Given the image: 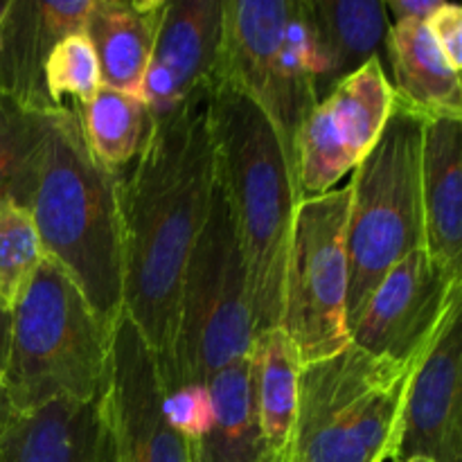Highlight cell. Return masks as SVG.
Segmentation results:
<instances>
[{"instance_id": "1", "label": "cell", "mask_w": 462, "mask_h": 462, "mask_svg": "<svg viewBox=\"0 0 462 462\" xmlns=\"http://www.w3.org/2000/svg\"><path fill=\"white\" fill-rule=\"evenodd\" d=\"M217 183L210 95L156 122L120 183L125 289L122 310L161 365L170 355L176 302Z\"/></svg>"}, {"instance_id": "2", "label": "cell", "mask_w": 462, "mask_h": 462, "mask_svg": "<svg viewBox=\"0 0 462 462\" xmlns=\"http://www.w3.org/2000/svg\"><path fill=\"white\" fill-rule=\"evenodd\" d=\"M120 183L122 171L106 170L88 152L75 104L54 111L25 208L43 255L72 280L108 332L125 311Z\"/></svg>"}, {"instance_id": "3", "label": "cell", "mask_w": 462, "mask_h": 462, "mask_svg": "<svg viewBox=\"0 0 462 462\" xmlns=\"http://www.w3.org/2000/svg\"><path fill=\"white\" fill-rule=\"evenodd\" d=\"M217 183L228 201L251 289L255 334L278 328L298 197L282 144L264 113L239 90L210 93Z\"/></svg>"}, {"instance_id": "4", "label": "cell", "mask_w": 462, "mask_h": 462, "mask_svg": "<svg viewBox=\"0 0 462 462\" xmlns=\"http://www.w3.org/2000/svg\"><path fill=\"white\" fill-rule=\"evenodd\" d=\"M111 332L72 280L43 255L12 310L3 383L16 415L52 402H93L106 386Z\"/></svg>"}, {"instance_id": "5", "label": "cell", "mask_w": 462, "mask_h": 462, "mask_svg": "<svg viewBox=\"0 0 462 462\" xmlns=\"http://www.w3.org/2000/svg\"><path fill=\"white\" fill-rule=\"evenodd\" d=\"M325 63L305 0H224L219 84L246 95L296 171L302 122L319 104Z\"/></svg>"}, {"instance_id": "6", "label": "cell", "mask_w": 462, "mask_h": 462, "mask_svg": "<svg viewBox=\"0 0 462 462\" xmlns=\"http://www.w3.org/2000/svg\"><path fill=\"white\" fill-rule=\"evenodd\" d=\"M253 337L246 262L228 201L215 183L206 224L180 280L170 355L158 365L162 393L208 383L219 370L246 359Z\"/></svg>"}, {"instance_id": "7", "label": "cell", "mask_w": 462, "mask_h": 462, "mask_svg": "<svg viewBox=\"0 0 462 462\" xmlns=\"http://www.w3.org/2000/svg\"><path fill=\"white\" fill-rule=\"evenodd\" d=\"M422 131V117L395 102L382 138L352 171L347 328L379 282L404 257L424 248Z\"/></svg>"}, {"instance_id": "8", "label": "cell", "mask_w": 462, "mask_h": 462, "mask_svg": "<svg viewBox=\"0 0 462 462\" xmlns=\"http://www.w3.org/2000/svg\"><path fill=\"white\" fill-rule=\"evenodd\" d=\"M415 364L356 346L302 365L291 462H383Z\"/></svg>"}, {"instance_id": "9", "label": "cell", "mask_w": 462, "mask_h": 462, "mask_svg": "<svg viewBox=\"0 0 462 462\" xmlns=\"http://www.w3.org/2000/svg\"><path fill=\"white\" fill-rule=\"evenodd\" d=\"M350 183L298 201L282 287L280 328L302 365L338 355L347 332V212Z\"/></svg>"}, {"instance_id": "10", "label": "cell", "mask_w": 462, "mask_h": 462, "mask_svg": "<svg viewBox=\"0 0 462 462\" xmlns=\"http://www.w3.org/2000/svg\"><path fill=\"white\" fill-rule=\"evenodd\" d=\"M395 106L382 59H370L320 99L298 134L293 188L298 201L338 188L382 138Z\"/></svg>"}, {"instance_id": "11", "label": "cell", "mask_w": 462, "mask_h": 462, "mask_svg": "<svg viewBox=\"0 0 462 462\" xmlns=\"http://www.w3.org/2000/svg\"><path fill=\"white\" fill-rule=\"evenodd\" d=\"M102 420L116 462H192V447L162 413L156 355L122 311L111 329Z\"/></svg>"}, {"instance_id": "12", "label": "cell", "mask_w": 462, "mask_h": 462, "mask_svg": "<svg viewBox=\"0 0 462 462\" xmlns=\"http://www.w3.org/2000/svg\"><path fill=\"white\" fill-rule=\"evenodd\" d=\"M458 300L462 280L438 269L420 248L379 282L347 328L350 343L379 359L418 364Z\"/></svg>"}, {"instance_id": "13", "label": "cell", "mask_w": 462, "mask_h": 462, "mask_svg": "<svg viewBox=\"0 0 462 462\" xmlns=\"http://www.w3.org/2000/svg\"><path fill=\"white\" fill-rule=\"evenodd\" d=\"M462 300L415 364L393 440V462H462Z\"/></svg>"}, {"instance_id": "14", "label": "cell", "mask_w": 462, "mask_h": 462, "mask_svg": "<svg viewBox=\"0 0 462 462\" xmlns=\"http://www.w3.org/2000/svg\"><path fill=\"white\" fill-rule=\"evenodd\" d=\"M224 0H167L140 97L162 122L219 84Z\"/></svg>"}, {"instance_id": "15", "label": "cell", "mask_w": 462, "mask_h": 462, "mask_svg": "<svg viewBox=\"0 0 462 462\" xmlns=\"http://www.w3.org/2000/svg\"><path fill=\"white\" fill-rule=\"evenodd\" d=\"M93 0L77 3H7L0 18V93L30 111L54 113L43 81V68L54 45L84 32Z\"/></svg>"}, {"instance_id": "16", "label": "cell", "mask_w": 462, "mask_h": 462, "mask_svg": "<svg viewBox=\"0 0 462 462\" xmlns=\"http://www.w3.org/2000/svg\"><path fill=\"white\" fill-rule=\"evenodd\" d=\"M424 251L462 280V120L433 117L422 131Z\"/></svg>"}, {"instance_id": "17", "label": "cell", "mask_w": 462, "mask_h": 462, "mask_svg": "<svg viewBox=\"0 0 462 462\" xmlns=\"http://www.w3.org/2000/svg\"><path fill=\"white\" fill-rule=\"evenodd\" d=\"M102 395L52 402L14 418L0 438V462H102Z\"/></svg>"}, {"instance_id": "18", "label": "cell", "mask_w": 462, "mask_h": 462, "mask_svg": "<svg viewBox=\"0 0 462 462\" xmlns=\"http://www.w3.org/2000/svg\"><path fill=\"white\" fill-rule=\"evenodd\" d=\"M167 0H93L84 25L99 63L102 86L143 93Z\"/></svg>"}, {"instance_id": "19", "label": "cell", "mask_w": 462, "mask_h": 462, "mask_svg": "<svg viewBox=\"0 0 462 462\" xmlns=\"http://www.w3.org/2000/svg\"><path fill=\"white\" fill-rule=\"evenodd\" d=\"M386 57L393 70V93L400 106L422 120H462L460 72L449 66L427 23H391Z\"/></svg>"}, {"instance_id": "20", "label": "cell", "mask_w": 462, "mask_h": 462, "mask_svg": "<svg viewBox=\"0 0 462 462\" xmlns=\"http://www.w3.org/2000/svg\"><path fill=\"white\" fill-rule=\"evenodd\" d=\"M325 63L319 102L370 59L388 54L386 3L379 0H305Z\"/></svg>"}, {"instance_id": "21", "label": "cell", "mask_w": 462, "mask_h": 462, "mask_svg": "<svg viewBox=\"0 0 462 462\" xmlns=\"http://www.w3.org/2000/svg\"><path fill=\"white\" fill-rule=\"evenodd\" d=\"M248 361L253 400L269 458L271 462H291L300 395V356L278 325L253 337Z\"/></svg>"}, {"instance_id": "22", "label": "cell", "mask_w": 462, "mask_h": 462, "mask_svg": "<svg viewBox=\"0 0 462 462\" xmlns=\"http://www.w3.org/2000/svg\"><path fill=\"white\" fill-rule=\"evenodd\" d=\"M215 420L192 442V462H271L253 400L251 361L242 359L208 382Z\"/></svg>"}, {"instance_id": "23", "label": "cell", "mask_w": 462, "mask_h": 462, "mask_svg": "<svg viewBox=\"0 0 462 462\" xmlns=\"http://www.w3.org/2000/svg\"><path fill=\"white\" fill-rule=\"evenodd\" d=\"M77 113L88 152L99 165L113 171H122L135 161L156 129L143 97L108 86H102L88 104L77 106Z\"/></svg>"}, {"instance_id": "24", "label": "cell", "mask_w": 462, "mask_h": 462, "mask_svg": "<svg viewBox=\"0 0 462 462\" xmlns=\"http://www.w3.org/2000/svg\"><path fill=\"white\" fill-rule=\"evenodd\" d=\"M50 116L0 93V201L9 199L25 206Z\"/></svg>"}, {"instance_id": "25", "label": "cell", "mask_w": 462, "mask_h": 462, "mask_svg": "<svg viewBox=\"0 0 462 462\" xmlns=\"http://www.w3.org/2000/svg\"><path fill=\"white\" fill-rule=\"evenodd\" d=\"M43 262L39 233L30 210L16 201H0V307L7 314L30 287Z\"/></svg>"}, {"instance_id": "26", "label": "cell", "mask_w": 462, "mask_h": 462, "mask_svg": "<svg viewBox=\"0 0 462 462\" xmlns=\"http://www.w3.org/2000/svg\"><path fill=\"white\" fill-rule=\"evenodd\" d=\"M43 81L54 106H66V99L84 106L97 95L102 75L93 45L84 32H75L54 45L45 61Z\"/></svg>"}, {"instance_id": "27", "label": "cell", "mask_w": 462, "mask_h": 462, "mask_svg": "<svg viewBox=\"0 0 462 462\" xmlns=\"http://www.w3.org/2000/svg\"><path fill=\"white\" fill-rule=\"evenodd\" d=\"M162 413L170 427L189 445L201 440L215 420L210 388L208 383H185L162 393Z\"/></svg>"}, {"instance_id": "28", "label": "cell", "mask_w": 462, "mask_h": 462, "mask_svg": "<svg viewBox=\"0 0 462 462\" xmlns=\"http://www.w3.org/2000/svg\"><path fill=\"white\" fill-rule=\"evenodd\" d=\"M429 32H431L433 41L440 48V52L445 54V59L449 61V66L456 72L462 70V7L460 5L442 3V7L438 9L431 16V21L427 23Z\"/></svg>"}, {"instance_id": "29", "label": "cell", "mask_w": 462, "mask_h": 462, "mask_svg": "<svg viewBox=\"0 0 462 462\" xmlns=\"http://www.w3.org/2000/svg\"><path fill=\"white\" fill-rule=\"evenodd\" d=\"M440 7L442 3L438 0H391L386 3V12L393 16V23H429Z\"/></svg>"}, {"instance_id": "30", "label": "cell", "mask_w": 462, "mask_h": 462, "mask_svg": "<svg viewBox=\"0 0 462 462\" xmlns=\"http://www.w3.org/2000/svg\"><path fill=\"white\" fill-rule=\"evenodd\" d=\"M14 418H16V411H14L12 402H9L7 388H5L3 377H0V438L7 431L9 424L14 422Z\"/></svg>"}, {"instance_id": "31", "label": "cell", "mask_w": 462, "mask_h": 462, "mask_svg": "<svg viewBox=\"0 0 462 462\" xmlns=\"http://www.w3.org/2000/svg\"><path fill=\"white\" fill-rule=\"evenodd\" d=\"M9 325H12V314L0 307V377H3L5 361H7V347H9Z\"/></svg>"}, {"instance_id": "32", "label": "cell", "mask_w": 462, "mask_h": 462, "mask_svg": "<svg viewBox=\"0 0 462 462\" xmlns=\"http://www.w3.org/2000/svg\"><path fill=\"white\" fill-rule=\"evenodd\" d=\"M104 429H106V427H104ZM102 462H116V460H113V449H111V440H108V433H106V438H104Z\"/></svg>"}, {"instance_id": "33", "label": "cell", "mask_w": 462, "mask_h": 462, "mask_svg": "<svg viewBox=\"0 0 462 462\" xmlns=\"http://www.w3.org/2000/svg\"><path fill=\"white\" fill-rule=\"evenodd\" d=\"M404 462H433V460H429V458H409V460H404Z\"/></svg>"}, {"instance_id": "34", "label": "cell", "mask_w": 462, "mask_h": 462, "mask_svg": "<svg viewBox=\"0 0 462 462\" xmlns=\"http://www.w3.org/2000/svg\"><path fill=\"white\" fill-rule=\"evenodd\" d=\"M5 7H7V3H0V18H3V14H5Z\"/></svg>"}]
</instances>
